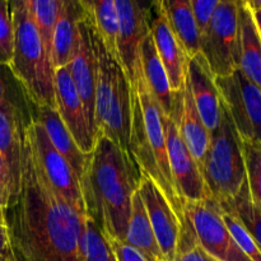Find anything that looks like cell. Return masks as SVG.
Returning a JSON list of instances; mask_svg holds the SVG:
<instances>
[{
  "instance_id": "6da1fadb",
  "label": "cell",
  "mask_w": 261,
  "mask_h": 261,
  "mask_svg": "<svg viewBox=\"0 0 261 261\" xmlns=\"http://www.w3.org/2000/svg\"><path fill=\"white\" fill-rule=\"evenodd\" d=\"M4 216L15 261H84L87 214L51 188L27 125L22 135L19 185Z\"/></svg>"
},
{
  "instance_id": "7a4b0ae2",
  "label": "cell",
  "mask_w": 261,
  "mask_h": 261,
  "mask_svg": "<svg viewBox=\"0 0 261 261\" xmlns=\"http://www.w3.org/2000/svg\"><path fill=\"white\" fill-rule=\"evenodd\" d=\"M140 173L130 154L98 134L81 178L86 214L107 240L125 241Z\"/></svg>"
},
{
  "instance_id": "3957f363",
  "label": "cell",
  "mask_w": 261,
  "mask_h": 261,
  "mask_svg": "<svg viewBox=\"0 0 261 261\" xmlns=\"http://www.w3.org/2000/svg\"><path fill=\"white\" fill-rule=\"evenodd\" d=\"M91 45L97 61L94 121L102 134L129 153L133 120V89L119 59L115 58L96 28L84 14ZM130 154V153H129Z\"/></svg>"
},
{
  "instance_id": "277c9868",
  "label": "cell",
  "mask_w": 261,
  "mask_h": 261,
  "mask_svg": "<svg viewBox=\"0 0 261 261\" xmlns=\"http://www.w3.org/2000/svg\"><path fill=\"white\" fill-rule=\"evenodd\" d=\"M14 47L9 70L19 84L27 102L56 110L55 69L33 22L27 0L10 2Z\"/></svg>"
},
{
  "instance_id": "5b68a950",
  "label": "cell",
  "mask_w": 261,
  "mask_h": 261,
  "mask_svg": "<svg viewBox=\"0 0 261 261\" xmlns=\"http://www.w3.org/2000/svg\"><path fill=\"white\" fill-rule=\"evenodd\" d=\"M199 168L209 198L217 203L234 198L246 181L242 140L222 102L221 120Z\"/></svg>"
},
{
  "instance_id": "8992f818",
  "label": "cell",
  "mask_w": 261,
  "mask_h": 261,
  "mask_svg": "<svg viewBox=\"0 0 261 261\" xmlns=\"http://www.w3.org/2000/svg\"><path fill=\"white\" fill-rule=\"evenodd\" d=\"M200 54L214 76H227L239 69V0H219L200 36Z\"/></svg>"
},
{
  "instance_id": "52a82bcc",
  "label": "cell",
  "mask_w": 261,
  "mask_h": 261,
  "mask_svg": "<svg viewBox=\"0 0 261 261\" xmlns=\"http://www.w3.org/2000/svg\"><path fill=\"white\" fill-rule=\"evenodd\" d=\"M221 102L244 142L261 143V88L236 69L227 76H216Z\"/></svg>"
},
{
  "instance_id": "ba28073f",
  "label": "cell",
  "mask_w": 261,
  "mask_h": 261,
  "mask_svg": "<svg viewBox=\"0 0 261 261\" xmlns=\"http://www.w3.org/2000/svg\"><path fill=\"white\" fill-rule=\"evenodd\" d=\"M184 218L196 242L219 261H251L232 239L214 199L184 204Z\"/></svg>"
},
{
  "instance_id": "9c48e42d",
  "label": "cell",
  "mask_w": 261,
  "mask_h": 261,
  "mask_svg": "<svg viewBox=\"0 0 261 261\" xmlns=\"http://www.w3.org/2000/svg\"><path fill=\"white\" fill-rule=\"evenodd\" d=\"M119 17L117 53L122 69L130 82L132 89L137 87L138 76L142 73L140 51L145 37L149 35V9L145 5L133 0H115Z\"/></svg>"
},
{
  "instance_id": "30bf717a",
  "label": "cell",
  "mask_w": 261,
  "mask_h": 261,
  "mask_svg": "<svg viewBox=\"0 0 261 261\" xmlns=\"http://www.w3.org/2000/svg\"><path fill=\"white\" fill-rule=\"evenodd\" d=\"M27 129L41 170L51 188L73 208L86 213L81 184L68 161L54 148L45 129L36 117L32 116Z\"/></svg>"
},
{
  "instance_id": "8fae6325",
  "label": "cell",
  "mask_w": 261,
  "mask_h": 261,
  "mask_svg": "<svg viewBox=\"0 0 261 261\" xmlns=\"http://www.w3.org/2000/svg\"><path fill=\"white\" fill-rule=\"evenodd\" d=\"M162 124L165 129L168 165L176 190L182 203L200 201L209 198L200 168L186 147L177 122L172 116H167L162 111Z\"/></svg>"
},
{
  "instance_id": "7c38bea8",
  "label": "cell",
  "mask_w": 261,
  "mask_h": 261,
  "mask_svg": "<svg viewBox=\"0 0 261 261\" xmlns=\"http://www.w3.org/2000/svg\"><path fill=\"white\" fill-rule=\"evenodd\" d=\"M138 193L145 206L163 260L173 261L182 231V222L163 191L149 177L140 175Z\"/></svg>"
},
{
  "instance_id": "4fadbf2b",
  "label": "cell",
  "mask_w": 261,
  "mask_h": 261,
  "mask_svg": "<svg viewBox=\"0 0 261 261\" xmlns=\"http://www.w3.org/2000/svg\"><path fill=\"white\" fill-rule=\"evenodd\" d=\"M134 91H137L140 106H142L145 137H147L148 143H149L150 148H152L155 162H157L158 168H160L161 173H162L163 180H165L168 191H170L176 213L180 217L181 222L184 224V222H185V218H184V203L180 199V196H178L177 190H176L172 173H171L170 165H168L167 160L165 129H163L162 124V110H161L160 105H158V102L153 97L152 92H150L149 87H148L147 82H145L144 76H143V71L138 76L137 87H135Z\"/></svg>"
},
{
  "instance_id": "5bb4252c",
  "label": "cell",
  "mask_w": 261,
  "mask_h": 261,
  "mask_svg": "<svg viewBox=\"0 0 261 261\" xmlns=\"http://www.w3.org/2000/svg\"><path fill=\"white\" fill-rule=\"evenodd\" d=\"M149 28L155 50L167 74L171 91L177 93L185 83L189 58L171 27L161 0L150 4Z\"/></svg>"
},
{
  "instance_id": "9a60e30c",
  "label": "cell",
  "mask_w": 261,
  "mask_h": 261,
  "mask_svg": "<svg viewBox=\"0 0 261 261\" xmlns=\"http://www.w3.org/2000/svg\"><path fill=\"white\" fill-rule=\"evenodd\" d=\"M54 82H55L56 111L81 152L89 154L93 150L96 139L92 134L83 103L71 81L68 66L55 69Z\"/></svg>"
},
{
  "instance_id": "2e32d148",
  "label": "cell",
  "mask_w": 261,
  "mask_h": 261,
  "mask_svg": "<svg viewBox=\"0 0 261 261\" xmlns=\"http://www.w3.org/2000/svg\"><path fill=\"white\" fill-rule=\"evenodd\" d=\"M81 28V45L75 58L68 65L71 81L78 92L83 103L84 112L88 120L94 139L97 137L96 121H94V107H96V82H97V61L93 47L91 45L88 31H87L86 18L79 22Z\"/></svg>"
},
{
  "instance_id": "e0dca14e",
  "label": "cell",
  "mask_w": 261,
  "mask_h": 261,
  "mask_svg": "<svg viewBox=\"0 0 261 261\" xmlns=\"http://www.w3.org/2000/svg\"><path fill=\"white\" fill-rule=\"evenodd\" d=\"M25 120L22 109L12 101H0V155L4 160L10 178V196L18 190L20 177L23 129Z\"/></svg>"
},
{
  "instance_id": "ac0fdd59",
  "label": "cell",
  "mask_w": 261,
  "mask_h": 261,
  "mask_svg": "<svg viewBox=\"0 0 261 261\" xmlns=\"http://www.w3.org/2000/svg\"><path fill=\"white\" fill-rule=\"evenodd\" d=\"M186 78L196 109L208 132L212 133L221 120V97L216 86V76L200 53L189 59Z\"/></svg>"
},
{
  "instance_id": "d6986e66",
  "label": "cell",
  "mask_w": 261,
  "mask_h": 261,
  "mask_svg": "<svg viewBox=\"0 0 261 261\" xmlns=\"http://www.w3.org/2000/svg\"><path fill=\"white\" fill-rule=\"evenodd\" d=\"M172 117L177 122L178 130L186 147L189 148L198 166H200L208 149L211 133L204 125L203 119L196 109L188 78H185L182 89L176 93L175 114Z\"/></svg>"
},
{
  "instance_id": "ffe728a7",
  "label": "cell",
  "mask_w": 261,
  "mask_h": 261,
  "mask_svg": "<svg viewBox=\"0 0 261 261\" xmlns=\"http://www.w3.org/2000/svg\"><path fill=\"white\" fill-rule=\"evenodd\" d=\"M84 17L81 2L64 0L61 14L56 23L53 37L51 61L54 69L68 66L75 58L81 45L79 22Z\"/></svg>"
},
{
  "instance_id": "44dd1931",
  "label": "cell",
  "mask_w": 261,
  "mask_h": 261,
  "mask_svg": "<svg viewBox=\"0 0 261 261\" xmlns=\"http://www.w3.org/2000/svg\"><path fill=\"white\" fill-rule=\"evenodd\" d=\"M239 69L261 88V37L246 0H239Z\"/></svg>"
},
{
  "instance_id": "7402d4cb",
  "label": "cell",
  "mask_w": 261,
  "mask_h": 261,
  "mask_svg": "<svg viewBox=\"0 0 261 261\" xmlns=\"http://www.w3.org/2000/svg\"><path fill=\"white\" fill-rule=\"evenodd\" d=\"M36 119L41 122V125L45 129L51 144L54 145L56 150L68 161L71 170L74 171L75 176L78 177L79 184L86 170L87 160L88 154H84L81 152L76 143L74 142L73 137L66 129L64 122L61 121L58 111L51 107H38Z\"/></svg>"
},
{
  "instance_id": "603a6c76",
  "label": "cell",
  "mask_w": 261,
  "mask_h": 261,
  "mask_svg": "<svg viewBox=\"0 0 261 261\" xmlns=\"http://www.w3.org/2000/svg\"><path fill=\"white\" fill-rule=\"evenodd\" d=\"M140 63H142L143 76H144L153 97L158 102L163 114L167 116H172L175 114L176 93L171 91L167 74H166L162 61L158 56L157 50H155L150 32L145 37L142 45Z\"/></svg>"
},
{
  "instance_id": "cb8c5ba5",
  "label": "cell",
  "mask_w": 261,
  "mask_h": 261,
  "mask_svg": "<svg viewBox=\"0 0 261 261\" xmlns=\"http://www.w3.org/2000/svg\"><path fill=\"white\" fill-rule=\"evenodd\" d=\"M124 242L142 252L150 261H165L155 240L152 224L148 218L145 206L138 191L133 196L132 214H130Z\"/></svg>"
},
{
  "instance_id": "d4e9b609",
  "label": "cell",
  "mask_w": 261,
  "mask_h": 261,
  "mask_svg": "<svg viewBox=\"0 0 261 261\" xmlns=\"http://www.w3.org/2000/svg\"><path fill=\"white\" fill-rule=\"evenodd\" d=\"M163 5L171 27L188 58L198 55L200 53V33L194 19L190 0H168L163 2Z\"/></svg>"
},
{
  "instance_id": "484cf974",
  "label": "cell",
  "mask_w": 261,
  "mask_h": 261,
  "mask_svg": "<svg viewBox=\"0 0 261 261\" xmlns=\"http://www.w3.org/2000/svg\"><path fill=\"white\" fill-rule=\"evenodd\" d=\"M79 2L83 8L84 14L92 23V25L96 28L107 50L115 58L119 59V53H117L119 17H117L115 0H102V2L79 0Z\"/></svg>"
},
{
  "instance_id": "4316f807",
  "label": "cell",
  "mask_w": 261,
  "mask_h": 261,
  "mask_svg": "<svg viewBox=\"0 0 261 261\" xmlns=\"http://www.w3.org/2000/svg\"><path fill=\"white\" fill-rule=\"evenodd\" d=\"M218 204L223 211L233 214L241 222L261 252V206L251 198L247 181L234 198Z\"/></svg>"
},
{
  "instance_id": "83f0119b",
  "label": "cell",
  "mask_w": 261,
  "mask_h": 261,
  "mask_svg": "<svg viewBox=\"0 0 261 261\" xmlns=\"http://www.w3.org/2000/svg\"><path fill=\"white\" fill-rule=\"evenodd\" d=\"M27 3L38 35L42 40L48 58L51 59L54 31L63 10L64 0H27Z\"/></svg>"
},
{
  "instance_id": "f1b7e54d",
  "label": "cell",
  "mask_w": 261,
  "mask_h": 261,
  "mask_svg": "<svg viewBox=\"0 0 261 261\" xmlns=\"http://www.w3.org/2000/svg\"><path fill=\"white\" fill-rule=\"evenodd\" d=\"M83 256L84 261H117L105 234L88 217L86 221Z\"/></svg>"
},
{
  "instance_id": "f546056e",
  "label": "cell",
  "mask_w": 261,
  "mask_h": 261,
  "mask_svg": "<svg viewBox=\"0 0 261 261\" xmlns=\"http://www.w3.org/2000/svg\"><path fill=\"white\" fill-rule=\"evenodd\" d=\"M242 150L250 194L255 203L261 206V143L242 140Z\"/></svg>"
},
{
  "instance_id": "4dcf8cb0",
  "label": "cell",
  "mask_w": 261,
  "mask_h": 261,
  "mask_svg": "<svg viewBox=\"0 0 261 261\" xmlns=\"http://www.w3.org/2000/svg\"><path fill=\"white\" fill-rule=\"evenodd\" d=\"M222 218H223L232 239L234 240L237 246L241 249V251L251 261H261V252L259 247L256 246L255 241L250 236L247 229L242 226L241 222L233 214L228 213V212L223 211V209H222Z\"/></svg>"
},
{
  "instance_id": "1f68e13d",
  "label": "cell",
  "mask_w": 261,
  "mask_h": 261,
  "mask_svg": "<svg viewBox=\"0 0 261 261\" xmlns=\"http://www.w3.org/2000/svg\"><path fill=\"white\" fill-rule=\"evenodd\" d=\"M14 47V28H13L10 2L0 0V65L9 66Z\"/></svg>"
},
{
  "instance_id": "d6a6232c",
  "label": "cell",
  "mask_w": 261,
  "mask_h": 261,
  "mask_svg": "<svg viewBox=\"0 0 261 261\" xmlns=\"http://www.w3.org/2000/svg\"><path fill=\"white\" fill-rule=\"evenodd\" d=\"M173 261H219L212 255H209L200 245L196 242L193 236L190 227L186 222H184L182 231L180 234L177 252Z\"/></svg>"
},
{
  "instance_id": "836d02e7",
  "label": "cell",
  "mask_w": 261,
  "mask_h": 261,
  "mask_svg": "<svg viewBox=\"0 0 261 261\" xmlns=\"http://www.w3.org/2000/svg\"><path fill=\"white\" fill-rule=\"evenodd\" d=\"M194 19L200 36L208 28L212 17L219 4V0H190Z\"/></svg>"
},
{
  "instance_id": "e575fe53",
  "label": "cell",
  "mask_w": 261,
  "mask_h": 261,
  "mask_svg": "<svg viewBox=\"0 0 261 261\" xmlns=\"http://www.w3.org/2000/svg\"><path fill=\"white\" fill-rule=\"evenodd\" d=\"M107 241L117 261H150L145 255L127 245L126 242L119 241V240H107Z\"/></svg>"
},
{
  "instance_id": "d590c367",
  "label": "cell",
  "mask_w": 261,
  "mask_h": 261,
  "mask_svg": "<svg viewBox=\"0 0 261 261\" xmlns=\"http://www.w3.org/2000/svg\"><path fill=\"white\" fill-rule=\"evenodd\" d=\"M0 261H15L4 212L0 214Z\"/></svg>"
},
{
  "instance_id": "8d00e7d4",
  "label": "cell",
  "mask_w": 261,
  "mask_h": 261,
  "mask_svg": "<svg viewBox=\"0 0 261 261\" xmlns=\"http://www.w3.org/2000/svg\"><path fill=\"white\" fill-rule=\"evenodd\" d=\"M10 199V178L4 160L0 155V214L5 211Z\"/></svg>"
},
{
  "instance_id": "74e56055",
  "label": "cell",
  "mask_w": 261,
  "mask_h": 261,
  "mask_svg": "<svg viewBox=\"0 0 261 261\" xmlns=\"http://www.w3.org/2000/svg\"><path fill=\"white\" fill-rule=\"evenodd\" d=\"M5 69H7V66L0 65V101H12L13 103L18 105L15 102L14 93L10 89L9 84L7 83V73L4 71Z\"/></svg>"
},
{
  "instance_id": "f35d334b",
  "label": "cell",
  "mask_w": 261,
  "mask_h": 261,
  "mask_svg": "<svg viewBox=\"0 0 261 261\" xmlns=\"http://www.w3.org/2000/svg\"><path fill=\"white\" fill-rule=\"evenodd\" d=\"M251 12H252V18H254L255 25H256L257 31H259V35L261 37V9L251 10Z\"/></svg>"
},
{
  "instance_id": "ab89813d",
  "label": "cell",
  "mask_w": 261,
  "mask_h": 261,
  "mask_svg": "<svg viewBox=\"0 0 261 261\" xmlns=\"http://www.w3.org/2000/svg\"><path fill=\"white\" fill-rule=\"evenodd\" d=\"M246 2L251 10L261 9V0H246Z\"/></svg>"
}]
</instances>
